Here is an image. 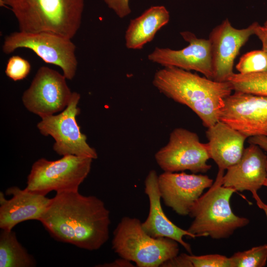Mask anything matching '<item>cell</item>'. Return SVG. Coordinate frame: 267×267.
Returning a JSON list of instances; mask_svg holds the SVG:
<instances>
[{
    "label": "cell",
    "mask_w": 267,
    "mask_h": 267,
    "mask_svg": "<svg viewBox=\"0 0 267 267\" xmlns=\"http://www.w3.org/2000/svg\"><path fill=\"white\" fill-rule=\"evenodd\" d=\"M110 215L98 197L63 191L51 198L40 222L56 240L93 251L109 237Z\"/></svg>",
    "instance_id": "6da1fadb"
},
{
    "label": "cell",
    "mask_w": 267,
    "mask_h": 267,
    "mask_svg": "<svg viewBox=\"0 0 267 267\" xmlns=\"http://www.w3.org/2000/svg\"><path fill=\"white\" fill-rule=\"evenodd\" d=\"M152 83L161 93L189 108L207 128L220 121L224 99L233 90L229 82H217L175 67L158 70Z\"/></svg>",
    "instance_id": "7a4b0ae2"
},
{
    "label": "cell",
    "mask_w": 267,
    "mask_h": 267,
    "mask_svg": "<svg viewBox=\"0 0 267 267\" xmlns=\"http://www.w3.org/2000/svg\"><path fill=\"white\" fill-rule=\"evenodd\" d=\"M85 0H0L14 15L19 31L72 39L80 28Z\"/></svg>",
    "instance_id": "3957f363"
},
{
    "label": "cell",
    "mask_w": 267,
    "mask_h": 267,
    "mask_svg": "<svg viewBox=\"0 0 267 267\" xmlns=\"http://www.w3.org/2000/svg\"><path fill=\"white\" fill-rule=\"evenodd\" d=\"M224 171L219 169L212 186L190 210L189 215L193 221L187 230L196 237L228 238L236 229L249 223L248 219L237 216L232 211L230 199L236 190L222 185Z\"/></svg>",
    "instance_id": "277c9868"
},
{
    "label": "cell",
    "mask_w": 267,
    "mask_h": 267,
    "mask_svg": "<svg viewBox=\"0 0 267 267\" xmlns=\"http://www.w3.org/2000/svg\"><path fill=\"white\" fill-rule=\"evenodd\" d=\"M136 218L124 217L113 232L112 247L121 258L138 267H158L177 256L178 243L168 238H154L143 229Z\"/></svg>",
    "instance_id": "5b68a950"
},
{
    "label": "cell",
    "mask_w": 267,
    "mask_h": 267,
    "mask_svg": "<svg viewBox=\"0 0 267 267\" xmlns=\"http://www.w3.org/2000/svg\"><path fill=\"white\" fill-rule=\"evenodd\" d=\"M92 160L73 155L54 161L40 158L32 166L25 189L44 195L51 191L78 190L90 172Z\"/></svg>",
    "instance_id": "8992f818"
},
{
    "label": "cell",
    "mask_w": 267,
    "mask_h": 267,
    "mask_svg": "<svg viewBox=\"0 0 267 267\" xmlns=\"http://www.w3.org/2000/svg\"><path fill=\"white\" fill-rule=\"evenodd\" d=\"M21 48L32 50L44 62L60 67L67 80H72L77 72L76 45L71 39L45 33L15 32L5 37L2 51L10 54Z\"/></svg>",
    "instance_id": "52a82bcc"
},
{
    "label": "cell",
    "mask_w": 267,
    "mask_h": 267,
    "mask_svg": "<svg viewBox=\"0 0 267 267\" xmlns=\"http://www.w3.org/2000/svg\"><path fill=\"white\" fill-rule=\"evenodd\" d=\"M80 98V93L73 92L68 105L61 113L42 118L37 127L42 134L54 139L53 149L59 155L96 159L97 153L88 143L87 136L81 132L76 120L80 113L78 106Z\"/></svg>",
    "instance_id": "ba28073f"
},
{
    "label": "cell",
    "mask_w": 267,
    "mask_h": 267,
    "mask_svg": "<svg viewBox=\"0 0 267 267\" xmlns=\"http://www.w3.org/2000/svg\"><path fill=\"white\" fill-rule=\"evenodd\" d=\"M207 143H202L195 133L178 128L171 133L168 143L155 154V159L164 172L188 170L194 174L210 170Z\"/></svg>",
    "instance_id": "9c48e42d"
},
{
    "label": "cell",
    "mask_w": 267,
    "mask_h": 267,
    "mask_svg": "<svg viewBox=\"0 0 267 267\" xmlns=\"http://www.w3.org/2000/svg\"><path fill=\"white\" fill-rule=\"evenodd\" d=\"M66 80L63 74L53 69L40 67L22 94L24 106L41 118L62 111L68 105L73 92Z\"/></svg>",
    "instance_id": "30bf717a"
},
{
    "label": "cell",
    "mask_w": 267,
    "mask_h": 267,
    "mask_svg": "<svg viewBox=\"0 0 267 267\" xmlns=\"http://www.w3.org/2000/svg\"><path fill=\"white\" fill-rule=\"evenodd\" d=\"M220 121L247 138L267 136V96L234 91L224 99Z\"/></svg>",
    "instance_id": "8fae6325"
},
{
    "label": "cell",
    "mask_w": 267,
    "mask_h": 267,
    "mask_svg": "<svg viewBox=\"0 0 267 267\" xmlns=\"http://www.w3.org/2000/svg\"><path fill=\"white\" fill-rule=\"evenodd\" d=\"M258 22L243 29L234 28L226 18L215 27L210 32L213 80L219 82H228L234 74L235 58L241 48L255 35Z\"/></svg>",
    "instance_id": "7c38bea8"
},
{
    "label": "cell",
    "mask_w": 267,
    "mask_h": 267,
    "mask_svg": "<svg viewBox=\"0 0 267 267\" xmlns=\"http://www.w3.org/2000/svg\"><path fill=\"white\" fill-rule=\"evenodd\" d=\"M180 34L188 43L187 46L179 50L156 47L148 55V59L164 67L195 71L212 79L211 48L209 39L198 38L189 31H183Z\"/></svg>",
    "instance_id": "4fadbf2b"
},
{
    "label": "cell",
    "mask_w": 267,
    "mask_h": 267,
    "mask_svg": "<svg viewBox=\"0 0 267 267\" xmlns=\"http://www.w3.org/2000/svg\"><path fill=\"white\" fill-rule=\"evenodd\" d=\"M213 180L208 176L164 172L158 175V186L165 205L181 216L189 215L196 201Z\"/></svg>",
    "instance_id": "5bb4252c"
},
{
    "label": "cell",
    "mask_w": 267,
    "mask_h": 267,
    "mask_svg": "<svg viewBox=\"0 0 267 267\" xmlns=\"http://www.w3.org/2000/svg\"><path fill=\"white\" fill-rule=\"evenodd\" d=\"M6 195H12L6 199L0 193V227L12 230L17 224L28 220L40 221L51 198L17 186L6 189Z\"/></svg>",
    "instance_id": "9a60e30c"
},
{
    "label": "cell",
    "mask_w": 267,
    "mask_h": 267,
    "mask_svg": "<svg viewBox=\"0 0 267 267\" xmlns=\"http://www.w3.org/2000/svg\"><path fill=\"white\" fill-rule=\"evenodd\" d=\"M144 192L149 202V210L146 219L141 222L144 230L154 238H168L175 240L190 254L191 248L183 238L187 236L195 238L196 236L174 224L165 214L162 208L159 186L158 175L152 170L147 174L144 181Z\"/></svg>",
    "instance_id": "2e32d148"
},
{
    "label": "cell",
    "mask_w": 267,
    "mask_h": 267,
    "mask_svg": "<svg viewBox=\"0 0 267 267\" xmlns=\"http://www.w3.org/2000/svg\"><path fill=\"white\" fill-rule=\"evenodd\" d=\"M267 177V157L258 145L244 149L239 161L228 168L222 177V185L236 191L257 192Z\"/></svg>",
    "instance_id": "e0dca14e"
},
{
    "label": "cell",
    "mask_w": 267,
    "mask_h": 267,
    "mask_svg": "<svg viewBox=\"0 0 267 267\" xmlns=\"http://www.w3.org/2000/svg\"><path fill=\"white\" fill-rule=\"evenodd\" d=\"M206 136L210 158L219 169L227 170L241 159L247 137L238 131L219 121L208 128Z\"/></svg>",
    "instance_id": "ac0fdd59"
},
{
    "label": "cell",
    "mask_w": 267,
    "mask_h": 267,
    "mask_svg": "<svg viewBox=\"0 0 267 267\" xmlns=\"http://www.w3.org/2000/svg\"><path fill=\"white\" fill-rule=\"evenodd\" d=\"M170 17L169 12L164 6L157 5L151 6L132 19L125 32L126 47L131 49L142 48L169 22Z\"/></svg>",
    "instance_id": "d6986e66"
},
{
    "label": "cell",
    "mask_w": 267,
    "mask_h": 267,
    "mask_svg": "<svg viewBox=\"0 0 267 267\" xmlns=\"http://www.w3.org/2000/svg\"><path fill=\"white\" fill-rule=\"evenodd\" d=\"M34 257L18 241L12 230L1 229L0 234V267H32Z\"/></svg>",
    "instance_id": "ffe728a7"
},
{
    "label": "cell",
    "mask_w": 267,
    "mask_h": 267,
    "mask_svg": "<svg viewBox=\"0 0 267 267\" xmlns=\"http://www.w3.org/2000/svg\"><path fill=\"white\" fill-rule=\"evenodd\" d=\"M228 82L234 91L267 96V71L246 74L234 73Z\"/></svg>",
    "instance_id": "44dd1931"
},
{
    "label": "cell",
    "mask_w": 267,
    "mask_h": 267,
    "mask_svg": "<svg viewBox=\"0 0 267 267\" xmlns=\"http://www.w3.org/2000/svg\"><path fill=\"white\" fill-rule=\"evenodd\" d=\"M232 267H263L267 261V244L238 252L230 257Z\"/></svg>",
    "instance_id": "7402d4cb"
},
{
    "label": "cell",
    "mask_w": 267,
    "mask_h": 267,
    "mask_svg": "<svg viewBox=\"0 0 267 267\" xmlns=\"http://www.w3.org/2000/svg\"><path fill=\"white\" fill-rule=\"evenodd\" d=\"M235 68L242 74L267 71V52L262 49L247 52L239 58Z\"/></svg>",
    "instance_id": "603a6c76"
},
{
    "label": "cell",
    "mask_w": 267,
    "mask_h": 267,
    "mask_svg": "<svg viewBox=\"0 0 267 267\" xmlns=\"http://www.w3.org/2000/svg\"><path fill=\"white\" fill-rule=\"evenodd\" d=\"M31 69L29 62L18 56H12L7 61L5 73L10 79L18 81L26 78Z\"/></svg>",
    "instance_id": "cb8c5ba5"
},
{
    "label": "cell",
    "mask_w": 267,
    "mask_h": 267,
    "mask_svg": "<svg viewBox=\"0 0 267 267\" xmlns=\"http://www.w3.org/2000/svg\"><path fill=\"white\" fill-rule=\"evenodd\" d=\"M193 267H232L230 257L219 254L195 256L187 254Z\"/></svg>",
    "instance_id": "d4e9b609"
},
{
    "label": "cell",
    "mask_w": 267,
    "mask_h": 267,
    "mask_svg": "<svg viewBox=\"0 0 267 267\" xmlns=\"http://www.w3.org/2000/svg\"><path fill=\"white\" fill-rule=\"evenodd\" d=\"M129 1L130 0H104L107 6L120 18H124L131 13Z\"/></svg>",
    "instance_id": "484cf974"
},
{
    "label": "cell",
    "mask_w": 267,
    "mask_h": 267,
    "mask_svg": "<svg viewBox=\"0 0 267 267\" xmlns=\"http://www.w3.org/2000/svg\"><path fill=\"white\" fill-rule=\"evenodd\" d=\"M161 267H193L187 257V254L182 253L177 255L164 262Z\"/></svg>",
    "instance_id": "4316f807"
},
{
    "label": "cell",
    "mask_w": 267,
    "mask_h": 267,
    "mask_svg": "<svg viewBox=\"0 0 267 267\" xmlns=\"http://www.w3.org/2000/svg\"><path fill=\"white\" fill-rule=\"evenodd\" d=\"M255 35L261 42L262 49L267 52V16L263 25L258 23L255 29Z\"/></svg>",
    "instance_id": "83f0119b"
},
{
    "label": "cell",
    "mask_w": 267,
    "mask_h": 267,
    "mask_svg": "<svg viewBox=\"0 0 267 267\" xmlns=\"http://www.w3.org/2000/svg\"><path fill=\"white\" fill-rule=\"evenodd\" d=\"M96 267H132L134 266L132 263V262L123 258L118 259L113 262L105 263L102 265L96 266Z\"/></svg>",
    "instance_id": "f1b7e54d"
},
{
    "label": "cell",
    "mask_w": 267,
    "mask_h": 267,
    "mask_svg": "<svg viewBox=\"0 0 267 267\" xmlns=\"http://www.w3.org/2000/svg\"><path fill=\"white\" fill-rule=\"evenodd\" d=\"M248 142L259 146L262 149L267 152V136H255L249 137Z\"/></svg>",
    "instance_id": "f546056e"
},
{
    "label": "cell",
    "mask_w": 267,
    "mask_h": 267,
    "mask_svg": "<svg viewBox=\"0 0 267 267\" xmlns=\"http://www.w3.org/2000/svg\"><path fill=\"white\" fill-rule=\"evenodd\" d=\"M253 198L256 201L258 206L262 209L266 214L267 219V205L264 203L257 194V192L252 193Z\"/></svg>",
    "instance_id": "4dcf8cb0"
},
{
    "label": "cell",
    "mask_w": 267,
    "mask_h": 267,
    "mask_svg": "<svg viewBox=\"0 0 267 267\" xmlns=\"http://www.w3.org/2000/svg\"><path fill=\"white\" fill-rule=\"evenodd\" d=\"M264 186H267V178H266V181H265V183H264Z\"/></svg>",
    "instance_id": "1f68e13d"
}]
</instances>
